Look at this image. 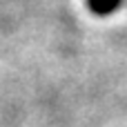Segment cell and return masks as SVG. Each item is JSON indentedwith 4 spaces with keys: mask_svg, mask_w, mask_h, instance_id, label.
Segmentation results:
<instances>
[{
    "mask_svg": "<svg viewBox=\"0 0 127 127\" xmlns=\"http://www.w3.org/2000/svg\"><path fill=\"white\" fill-rule=\"evenodd\" d=\"M116 2H118V0H92V7H94L96 11H109V9L116 7Z\"/></svg>",
    "mask_w": 127,
    "mask_h": 127,
    "instance_id": "1",
    "label": "cell"
}]
</instances>
